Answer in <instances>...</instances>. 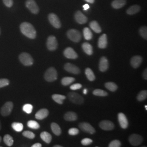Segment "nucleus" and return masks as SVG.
I'll use <instances>...</instances> for the list:
<instances>
[{
    "mask_svg": "<svg viewBox=\"0 0 147 147\" xmlns=\"http://www.w3.org/2000/svg\"><path fill=\"white\" fill-rule=\"evenodd\" d=\"M20 30L21 33L26 37L34 39L37 36V32L31 24L28 22H24L20 25Z\"/></svg>",
    "mask_w": 147,
    "mask_h": 147,
    "instance_id": "f257e3e1",
    "label": "nucleus"
},
{
    "mask_svg": "<svg viewBox=\"0 0 147 147\" xmlns=\"http://www.w3.org/2000/svg\"><path fill=\"white\" fill-rule=\"evenodd\" d=\"M57 71L53 67L47 69L44 74V79L47 82H53L57 79Z\"/></svg>",
    "mask_w": 147,
    "mask_h": 147,
    "instance_id": "f03ea898",
    "label": "nucleus"
},
{
    "mask_svg": "<svg viewBox=\"0 0 147 147\" xmlns=\"http://www.w3.org/2000/svg\"><path fill=\"white\" fill-rule=\"evenodd\" d=\"M19 59L20 62L25 66L32 65L34 62L32 57L28 53H21L19 56Z\"/></svg>",
    "mask_w": 147,
    "mask_h": 147,
    "instance_id": "7ed1b4c3",
    "label": "nucleus"
},
{
    "mask_svg": "<svg viewBox=\"0 0 147 147\" xmlns=\"http://www.w3.org/2000/svg\"><path fill=\"white\" fill-rule=\"evenodd\" d=\"M69 100L77 105H81L84 102V98L77 93L70 92L68 94Z\"/></svg>",
    "mask_w": 147,
    "mask_h": 147,
    "instance_id": "20e7f679",
    "label": "nucleus"
},
{
    "mask_svg": "<svg viewBox=\"0 0 147 147\" xmlns=\"http://www.w3.org/2000/svg\"><path fill=\"white\" fill-rule=\"evenodd\" d=\"M14 105L11 101H7L2 106L0 110L1 115L3 117L9 116L13 109Z\"/></svg>",
    "mask_w": 147,
    "mask_h": 147,
    "instance_id": "39448f33",
    "label": "nucleus"
},
{
    "mask_svg": "<svg viewBox=\"0 0 147 147\" xmlns=\"http://www.w3.org/2000/svg\"><path fill=\"white\" fill-rule=\"evenodd\" d=\"M67 35L69 39L74 42H79L81 39V34L80 32L77 30H69L67 32Z\"/></svg>",
    "mask_w": 147,
    "mask_h": 147,
    "instance_id": "423d86ee",
    "label": "nucleus"
},
{
    "mask_svg": "<svg viewBox=\"0 0 147 147\" xmlns=\"http://www.w3.org/2000/svg\"><path fill=\"white\" fill-rule=\"evenodd\" d=\"M47 49L50 51H55L58 47V42L56 38L53 36H50L47 38Z\"/></svg>",
    "mask_w": 147,
    "mask_h": 147,
    "instance_id": "0eeeda50",
    "label": "nucleus"
},
{
    "mask_svg": "<svg viewBox=\"0 0 147 147\" xmlns=\"http://www.w3.org/2000/svg\"><path fill=\"white\" fill-rule=\"evenodd\" d=\"M25 5L32 13L34 14H37L39 13V7L37 5V3L34 0H26Z\"/></svg>",
    "mask_w": 147,
    "mask_h": 147,
    "instance_id": "6e6552de",
    "label": "nucleus"
},
{
    "mask_svg": "<svg viewBox=\"0 0 147 147\" xmlns=\"http://www.w3.org/2000/svg\"><path fill=\"white\" fill-rule=\"evenodd\" d=\"M143 141V137L141 135L137 134H132L129 138V141L132 146H138Z\"/></svg>",
    "mask_w": 147,
    "mask_h": 147,
    "instance_id": "1a4fd4ad",
    "label": "nucleus"
},
{
    "mask_svg": "<svg viewBox=\"0 0 147 147\" xmlns=\"http://www.w3.org/2000/svg\"><path fill=\"white\" fill-rule=\"evenodd\" d=\"M48 19L50 23L53 26L56 28H59L61 27V23L58 16L54 13H50L48 16Z\"/></svg>",
    "mask_w": 147,
    "mask_h": 147,
    "instance_id": "9d476101",
    "label": "nucleus"
},
{
    "mask_svg": "<svg viewBox=\"0 0 147 147\" xmlns=\"http://www.w3.org/2000/svg\"><path fill=\"white\" fill-rule=\"evenodd\" d=\"M64 69L70 73L73 74H79L80 73V69L78 67L71 63H67L64 65Z\"/></svg>",
    "mask_w": 147,
    "mask_h": 147,
    "instance_id": "9b49d317",
    "label": "nucleus"
},
{
    "mask_svg": "<svg viewBox=\"0 0 147 147\" xmlns=\"http://www.w3.org/2000/svg\"><path fill=\"white\" fill-rule=\"evenodd\" d=\"M79 126L82 131L86 132H88L90 134H94L95 132L94 128L88 123H86V122L81 123L79 124Z\"/></svg>",
    "mask_w": 147,
    "mask_h": 147,
    "instance_id": "f8f14e48",
    "label": "nucleus"
},
{
    "mask_svg": "<svg viewBox=\"0 0 147 147\" xmlns=\"http://www.w3.org/2000/svg\"><path fill=\"white\" fill-rule=\"evenodd\" d=\"M63 54L66 58L68 59H75L78 57V55L71 47L66 48L63 52Z\"/></svg>",
    "mask_w": 147,
    "mask_h": 147,
    "instance_id": "ddd939ff",
    "label": "nucleus"
},
{
    "mask_svg": "<svg viewBox=\"0 0 147 147\" xmlns=\"http://www.w3.org/2000/svg\"><path fill=\"white\" fill-rule=\"evenodd\" d=\"M99 126L100 128L105 131H110L112 130L115 128L114 124L110 121H101L99 123Z\"/></svg>",
    "mask_w": 147,
    "mask_h": 147,
    "instance_id": "4468645a",
    "label": "nucleus"
},
{
    "mask_svg": "<svg viewBox=\"0 0 147 147\" xmlns=\"http://www.w3.org/2000/svg\"><path fill=\"white\" fill-rule=\"evenodd\" d=\"M118 119L119 124L122 129H125L129 125V123L126 116L123 113H119L118 115Z\"/></svg>",
    "mask_w": 147,
    "mask_h": 147,
    "instance_id": "2eb2a0df",
    "label": "nucleus"
},
{
    "mask_svg": "<svg viewBox=\"0 0 147 147\" xmlns=\"http://www.w3.org/2000/svg\"><path fill=\"white\" fill-rule=\"evenodd\" d=\"M109 67V63L108 59L106 57H102L100 59L99 64V68L100 71L105 72L106 71Z\"/></svg>",
    "mask_w": 147,
    "mask_h": 147,
    "instance_id": "dca6fc26",
    "label": "nucleus"
},
{
    "mask_svg": "<svg viewBox=\"0 0 147 147\" xmlns=\"http://www.w3.org/2000/svg\"><path fill=\"white\" fill-rule=\"evenodd\" d=\"M75 19L80 24H84L87 21V18L81 11H77L75 14Z\"/></svg>",
    "mask_w": 147,
    "mask_h": 147,
    "instance_id": "f3484780",
    "label": "nucleus"
},
{
    "mask_svg": "<svg viewBox=\"0 0 147 147\" xmlns=\"http://www.w3.org/2000/svg\"><path fill=\"white\" fill-rule=\"evenodd\" d=\"M142 62V57L140 56H135L132 57L130 64L134 68L136 69L140 67Z\"/></svg>",
    "mask_w": 147,
    "mask_h": 147,
    "instance_id": "a211bd4d",
    "label": "nucleus"
},
{
    "mask_svg": "<svg viewBox=\"0 0 147 147\" xmlns=\"http://www.w3.org/2000/svg\"><path fill=\"white\" fill-rule=\"evenodd\" d=\"M49 112L47 109H42L38 111L35 115L36 118L38 120H42L46 118L49 115Z\"/></svg>",
    "mask_w": 147,
    "mask_h": 147,
    "instance_id": "6ab92c4d",
    "label": "nucleus"
},
{
    "mask_svg": "<svg viewBox=\"0 0 147 147\" xmlns=\"http://www.w3.org/2000/svg\"><path fill=\"white\" fill-rule=\"evenodd\" d=\"M107 45V38L106 34H103L100 36L98 40V47L100 49H105Z\"/></svg>",
    "mask_w": 147,
    "mask_h": 147,
    "instance_id": "aec40b11",
    "label": "nucleus"
},
{
    "mask_svg": "<svg viewBox=\"0 0 147 147\" xmlns=\"http://www.w3.org/2000/svg\"><path fill=\"white\" fill-rule=\"evenodd\" d=\"M64 118L66 121H73L77 119L78 116L76 113L74 112H68L64 115Z\"/></svg>",
    "mask_w": 147,
    "mask_h": 147,
    "instance_id": "412c9836",
    "label": "nucleus"
},
{
    "mask_svg": "<svg viewBox=\"0 0 147 147\" xmlns=\"http://www.w3.org/2000/svg\"><path fill=\"white\" fill-rule=\"evenodd\" d=\"M82 47L84 53L88 55H92L93 53V47L88 42H84L82 45Z\"/></svg>",
    "mask_w": 147,
    "mask_h": 147,
    "instance_id": "4be33fe9",
    "label": "nucleus"
},
{
    "mask_svg": "<svg viewBox=\"0 0 147 147\" xmlns=\"http://www.w3.org/2000/svg\"><path fill=\"white\" fill-rule=\"evenodd\" d=\"M126 0H114L112 2V6L115 9H119L126 4Z\"/></svg>",
    "mask_w": 147,
    "mask_h": 147,
    "instance_id": "5701e85b",
    "label": "nucleus"
},
{
    "mask_svg": "<svg viewBox=\"0 0 147 147\" xmlns=\"http://www.w3.org/2000/svg\"><path fill=\"white\" fill-rule=\"evenodd\" d=\"M40 138L43 141H44L47 144L50 143L52 140V136L48 132L42 131L40 134Z\"/></svg>",
    "mask_w": 147,
    "mask_h": 147,
    "instance_id": "b1692460",
    "label": "nucleus"
},
{
    "mask_svg": "<svg viewBox=\"0 0 147 147\" xmlns=\"http://www.w3.org/2000/svg\"><path fill=\"white\" fill-rule=\"evenodd\" d=\"M141 10V7L138 5H132L126 11V13L129 15H134L139 12Z\"/></svg>",
    "mask_w": 147,
    "mask_h": 147,
    "instance_id": "393cba45",
    "label": "nucleus"
},
{
    "mask_svg": "<svg viewBox=\"0 0 147 147\" xmlns=\"http://www.w3.org/2000/svg\"><path fill=\"white\" fill-rule=\"evenodd\" d=\"M89 26L95 33H100L101 32V28L97 21H93L90 22L89 24Z\"/></svg>",
    "mask_w": 147,
    "mask_h": 147,
    "instance_id": "a878e982",
    "label": "nucleus"
},
{
    "mask_svg": "<svg viewBox=\"0 0 147 147\" xmlns=\"http://www.w3.org/2000/svg\"><path fill=\"white\" fill-rule=\"evenodd\" d=\"M52 98L56 102L58 103V104L62 105L63 104V100L65 99L66 96L63 95L55 94L52 95Z\"/></svg>",
    "mask_w": 147,
    "mask_h": 147,
    "instance_id": "bb28decb",
    "label": "nucleus"
},
{
    "mask_svg": "<svg viewBox=\"0 0 147 147\" xmlns=\"http://www.w3.org/2000/svg\"><path fill=\"white\" fill-rule=\"evenodd\" d=\"M51 129L53 132V133L56 135V136H59L61 134V129L60 126L58 125V124L56 123H52L51 124Z\"/></svg>",
    "mask_w": 147,
    "mask_h": 147,
    "instance_id": "cd10ccee",
    "label": "nucleus"
},
{
    "mask_svg": "<svg viewBox=\"0 0 147 147\" xmlns=\"http://www.w3.org/2000/svg\"><path fill=\"white\" fill-rule=\"evenodd\" d=\"M3 141L5 144L8 147H11L14 143V140L13 137L9 134H6L4 136Z\"/></svg>",
    "mask_w": 147,
    "mask_h": 147,
    "instance_id": "c85d7f7f",
    "label": "nucleus"
},
{
    "mask_svg": "<svg viewBox=\"0 0 147 147\" xmlns=\"http://www.w3.org/2000/svg\"><path fill=\"white\" fill-rule=\"evenodd\" d=\"M85 74L87 78V79L89 80L90 81H93L95 80V76L93 71L91 69L87 68L85 70Z\"/></svg>",
    "mask_w": 147,
    "mask_h": 147,
    "instance_id": "c756f323",
    "label": "nucleus"
},
{
    "mask_svg": "<svg viewBox=\"0 0 147 147\" xmlns=\"http://www.w3.org/2000/svg\"><path fill=\"white\" fill-rule=\"evenodd\" d=\"M83 33L84 38L86 40H90L93 38V34L90 30L88 27H85L83 30Z\"/></svg>",
    "mask_w": 147,
    "mask_h": 147,
    "instance_id": "7c9ffc66",
    "label": "nucleus"
},
{
    "mask_svg": "<svg viewBox=\"0 0 147 147\" xmlns=\"http://www.w3.org/2000/svg\"><path fill=\"white\" fill-rule=\"evenodd\" d=\"M75 81V79L72 77H64L61 80V84L63 86H68Z\"/></svg>",
    "mask_w": 147,
    "mask_h": 147,
    "instance_id": "2f4dec72",
    "label": "nucleus"
},
{
    "mask_svg": "<svg viewBox=\"0 0 147 147\" xmlns=\"http://www.w3.org/2000/svg\"><path fill=\"white\" fill-rule=\"evenodd\" d=\"M12 128L16 132H21L23 130L24 125L21 123H18V122H14L11 124Z\"/></svg>",
    "mask_w": 147,
    "mask_h": 147,
    "instance_id": "473e14b6",
    "label": "nucleus"
},
{
    "mask_svg": "<svg viewBox=\"0 0 147 147\" xmlns=\"http://www.w3.org/2000/svg\"><path fill=\"white\" fill-rule=\"evenodd\" d=\"M105 87L107 89L110 90L111 92H115L117 90V89H118L117 85L115 83L112 82H109L105 83Z\"/></svg>",
    "mask_w": 147,
    "mask_h": 147,
    "instance_id": "72a5a7b5",
    "label": "nucleus"
},
{
    "mask_svg": "<svg viewBox=\"0 0 147 147\" xmlns=\"http://www.w3.org/2000/svg\"><path fill=\"white\" fill-rule=\"evenodd\" d=\"M147 91L146 90L141 91L137 96V99L139 101H142L147 99Z\"/></svg>",
    "mask_w": 147,
    "mask_h": 147,
    "instance_id": "f704fd0d",
    "label": "nucleus"
},
{
    "mask_svg": "<svg viewBox=\"0 0 147 147\" xmlns=\"http://www.w3.org/2000/svg\"><path fill=\"white\" fill-rule=\"evenodd\" d=\"M27 126L33 129H38L40 127L39 123L35 121H29L27 122Z\"/></svg>",
    "mask_w": 147,
    "mask_h": 147,
    "instance_id": "c9c22d12",
    "label": "nucleus"
},
{
    "mask_svg": "<svg viewBox=\"0 0 147 147\" xmlns=\"http://www.w3.org/2000/svg\"><path fill=\"white\" fill-rule=\"evenodd\" d=\"M93 94L95 96H106L108 95L107 92H106L105 90L100 89H95L93 92Z\"/></svg>",
    "mask_w": 147,
    "mask_h": 147,
    "instance_id": "e433bc0d",
    "label": "nucleus"
},
{
    "mask_svg": "<svg viewBox=\"0 0 147 147\" xmlns=\"http://www.w3.org/2000/svg\"><path fill=\"white\" fill-rule=\"evenodd\" d=\"M33 108V106L31 104H27L24 105V106L22 107V110L27 114H30L32 112Z\"/></svg>",
    "mask_w": 147,
    "mask_h": 147,
    "instance_id": "4c0bfd02",
    "label": "nucleus"
},
{
    "mask_svg": "<svg viewBox=\"0 0 147 147\" xmlns=\"http://www.w3.org/2000/svg\"><path fill=\"white\" fill-rule=\"evenodd\" d=\"M140 34L141 36L144 39H147V27L146 26H142L140 29Z\"/></svg>",
    "mask_w": 147,
    "mask_h": 147,
    "instance_id": "58836bf2",
    "label": "nucleus"
},
{
    "mask_svg": "<svg viewBox=\"0 0 147 147\" xmlns=\"http://www.w3.org/2000/svg\"><path fill=\"white\" fill-rule=\"evenodd\" d=\"M22 135L27 138L33 139L35 137V134L30 131H25L22 132Z\"/></svg>",
    "mask_w": 147,
    "mask_h": 147,
    "instance_id": "ea45409f",
    "label": "nucleus"
},
{
    "mask_svg": "<svg viewBox=\"0 0 147 147\" xmlns=\"http://www.w3.org/2000/svg\"><path fill=\"white\" fill-rule=\"evenodd\" d=\"M9 80L7 79H0V88L8 86L9 84Z\"/></svg>",
    "mask_w": 147,
    "mask_h": 147,
    "instance_id": "a19ab883",
    "label": "nucleus"
},
{
    "mask_svg": "<svg viewBox=\"0 0 147 147\" xmlns=\"http://www.w3.org/2000/svg\"><path fill=\"white\" fill-rule=\"evenodd\" d=\"M121 146V143L119 140H113L110 143L109 147H120Z\"/></svg>",
    "mask_w": 147,
    "mask_h": 147,
    "instance_id": "79ce46f5",
    "label": "nucleus"
},
{
    "mask_svg": "<svg viewBox=\"0 0 147 147\" xmlns=\"http://www.w3.org/2000/svg\"><path fill=\"white\" fill-rule=\"evenodd\" d=\"M69 134L71 136H75L79 134V130L77 128H71L69 130Z\"/></svg>",
    "mask_w": 147,
    "mask_h": 147,
    "instance_id": "37998d69",
    "label": "nucleus"
},
{
    "mask_svg": "<svg viewBox=\"0 0 147 147\" xmlns=\"http://www.w3.org/2000/svg\"><path fill=\"white\" fill-rule=\"evenodd\" d=\"M93 142L92 140L88 138H85L84 139H83L81 141V143L82 145L84 146H88V145H90V144H92Z\"/></svg>",
    "mask_w": 147,
    "mask_h": 147,
    "instance_id": "c03bdc74",
    "label": "nucleus"
},
{
    "mask_svg": "<svg viewBox=\"0 0 147 147\" xmlns=\"http://www.w3.org/2000/svg\"><path fill=\"white\" fill-rule=\"evenodd\" d=\"M3 3L8 8H11L13 5V0H2Z\"/></svg>",
    "mask_w": 147,
    "mask_h": 147,
    "instance_id": "a18cd8bd",
    "label": "nucleus"
},
{
    "mask_svg": "<svg viewBox=\"0 0 147 147\" xmlns=\"http://www.w3.org/2000/svg\"><path fill=\"white\" fill-rule=\"evenodd\" d=\"M82 84H75L71 85V86L70 87V88L73 90H75L81 89L82 88Z\"/></svg>",
    "mask_w": 147,
    "mask_h": 147,
    "instance_id": "49530a36",
    "label": "nucleus"
},
{
    "mask_svg": "<svg viewBox=\"0 0 147 147\" xmlns=\"http://www.w3.org/2000/svg\"><path fill=\"white\" fill-rule=\"evenodd\" d=\"M143 78L145 79V80H147V69H146L143 72Z\"/></svg>",
    "mask_w": 147,
    "mask_h": 147,
    "instance_id": "de8ad7c7",
    "label": "nucleus"
},
{
    "mask_svg": "<svg viewBox=\"0 0 147 147\" xmlns=\"http://www.w3.org/2000/svg\"><path fill=\"white\" fill-rule=\"evenodd\" d=\"M42 146V144H40L39 143H35L33 145H32V147H41Z\"/></svg>",
    "mask_w": 147,
    "mask_h": 147,
    "instance_id": "09e8293b",
    "label": "nucleus"
},
{
    "mask_svg": "<svg viewBox=\"0 0 147 147\" xmlns=\"http://www.w3.org/2000/svg\"><path fill=\"white\" fill-rule=\"evenodd\" d=\"M89 5L88 4H85L84 5H83V8L84 11H87L89 9Z\"/></svg>",
    "mask_w": 147,
    "mask_h": 147,
    "instance_id": "8fccbe9b",
    "label": "nucleus"
},
{
    "mask_svg": "<svg viewBox=\"0 0 147 147\" xmlns=\"http://www.w3.org/2000/svg\"><path fill=\"white\" fill-rule=\"evenodd\" d=\"M85 1L89 3H93L95 1V0H85Z\"/></svg>",
    "mask_w": 147,
    "mask_h": 147,
    "instance_id": "3c124183",
    "label": "nucleus"
},
{
    "mask_svg": "<svg viewBox=\"0 0 147 147\" xmlns=\"http://www.w3.org/2000/svg\"><path fill=\"white\" fill-rule=\"evenodd\" d=\"M87 91H88V90L87 89H84V90H83L84 94H87Z\"/></svg>",
    "mask_w": 147,
    "mask_h": 147,
    "instance_id": "603ef678",
    "label": "nucleus"
},
{
    "mask_svg": "<svg viewBox=\"0 0 147 147\" xmlns=\"http://www.w3.org/2000/svg\"><path fill=\"white\" fill-rule=\"evenodd\" d=\"M54 147H62V146H59V145H55V146H54Z\"/></svg>",
    "mask_w": 147,
    "mask_h": 147,
    "instance_id": "864d4df0",
    "label": "nucleus"
},
{
    "mask_svg": "<svg viewBox=\"0 0 147 147\" xmlns=\"http://www.w3.org/2000/svg\"><path fill=\"white\" fill-rule=\"evenodd\" d=\"M145 108H146V110H147V105H145Z\"/></svg>",
    "mask_w": 147,
    "mask_h": 147,
    "instance_id": "5fc2aeb1",
    "label": "nucleus"
},
{
    "mask_svg": "<svg viewBox=\"0 0 147 147\" xmlns=\"http://www.w3.org/2000/svg\"><path fill=\"white\" fill-rule=\"evenodd\" d=\"M1 130V121H0V130Z\"/></svg>",
    "mask_w": 147,
    "mask_h": 147,
    "instance_id": "6e6d98bb",
    "label": "nucleus"
},
{
    "mask_svg": "<svg viewBox=\"0 0 147 147\" xmlns=\"http://www.w3.org/2000/svg\"><path fill=\"white\" fill-rule=\"evenodd\" d=\"M1 141H2V138H1V137L0 136V143L1 142Z\"/></svg>",
    "mask_w": 147,
    "mask_h": 147,
    "instance_id": "4d7b16f0",
    "label": "nucleus"
},
{
    "mask_svg": "<svg viewBox=\"0 0 147 147\" xmlns=\"http://www.w3.org/2000/svg\"><path fill=\"white\" fill-rule=\"evenodd\" d=\"M0 34H1V28H0Z\"/></svg>",
    "mask_w": 147,
    "mask_h": 147,
    "instance_id": "13d9d810",
    "label": "nucleus"
}]
</instances>
